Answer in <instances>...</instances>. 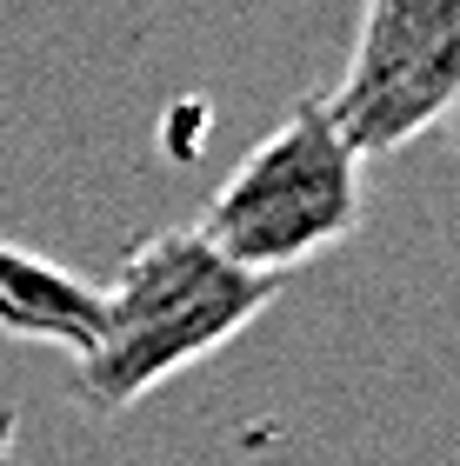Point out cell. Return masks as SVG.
<instances>
[{
  "label": "cell",
  "instance_id": "cell-1",
  "mask_svg": "<svg viewBox=\"0 0 460 466\" xmlns=\"http://www.w3.org/2000/svg\"><path fill=\"white\" fill-rule=\"evenodd\" d=\"M274 293H281V280L240 273L194 227L148 233L114 267V280L100 287V333L74 360L80 400L94 413L140 407L160 380H174L180 367L240 340L274 307Z\"/></svg>",
  "mask_w": 460,
  "mask_h": 466
},
{
  "label": "cell",
  "instance_id": "cell-2",
  "mask_svg": "<svg viewBox=\"0 0 460 466\" xmlns=\"http://www.w3.org/2000/svg\"><path fill=\"white\" fill-rule=\"evenodd\" d=\"M361 154L327 120V100H294L274 134L220 180V194L200 207L194 233L220 260L261 280H287L294 267L321 260L361 227Z\"/></svg>",
  "mask_w": 460,
  "mask_h": 466
},
{
  "label": "cell",
  "instance_id": "cell-3",
  "mask_svg": "<svg viewBox=\"0 0 460 466\" xmlns=\"http://www.w3.org/2000/svg\"><path fill=\"white\" fill-rule=\"evenodd\" d=\"M353 154H394L460 100V0H361L341 87L321 94Z\"/></svg>",
  "mask_w": 460,
  "mask_h": 466
},
{
  "label": "cell",
  "instance_id": "cell-4",
  "mask_svg": "<svg viewBox=\"0 0 460 466\" xmlns=\"http://www.w3.org/2000/svg\"><path fill=\"white\" fill-rule=\"evenodd\" d=\"M0 333L80 360L100 333V287L34 247L0 240Z\"/></svg>",
  "mask_w": 460,
  "mask_h": 466
},
{
  "label": "cell",
  "instance_id": "cell-5",
  "mask_svg": "<svg viewBox=\"0 0 460 466\" xmlns=\"http://www.w3.org/2000/svg\"><path fill=\"white\" fill-rule=\"evenodd\" d=\"M14 447H20V420L14 407H0V466H14Z\"/></svg>",
  "mask_w": 460,
  "mask_h": 466
},
{
  "label": "cell",
  "instance_id": "cell-6",
  "mask_svg": "<svg viewBox=\"0 0 460 466\" xmlns=\"http://www.w3.org/2000/svg\"><path fill=\"white\" fill-rule=\"evenodd\" d=\"M447 140H454V154H460V100L447 107Z\"/></svg>",
  "mask_w": 460,
  "mask_h": 466
}]
</instances>
